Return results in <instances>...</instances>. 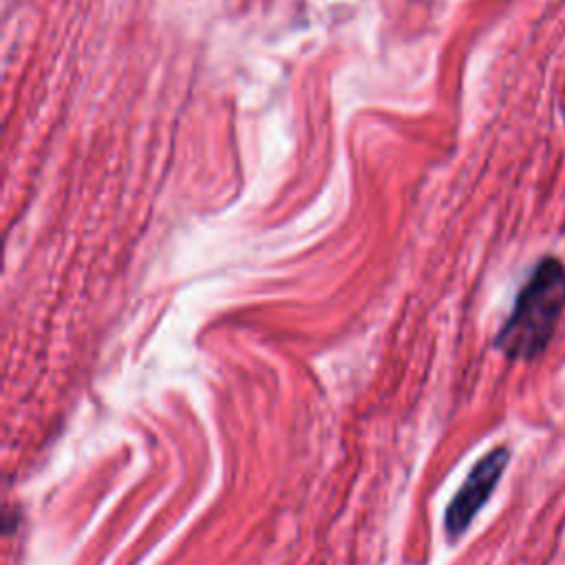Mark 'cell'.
Instances as JSON below:
<instances>
[{
    "label": "cell",
    "mask_w": 565,
    "mask_h": 565,
    "mask_svg": "<svg viewBox=\"0 0 565 565\" xmlns=\"http://www.w3.org/2000/svg\"><path fill=\"white\" fill-rule=\"evenodd\" d=\"M565 309V265L545 256L521 287L514 307L494 338V347L510 360L539 358Z\"/></svg>",
    "instance_id": "6da1fadb"
},
{
    "label": "cell",
    "mask_w": 565,
    "mask_h": 565,
    "mask_svg": "<svg viewBox=\"0 0 565 565\" xmlns=\"http://www.w3.org/2000/svg\"><path fill=\"white\" fill-rule=\"evenodd\" d=\"M510 459V450L505 446H499L483 455L472 470L468 472L466 481L457 490L455 499L450 501L446 510V532L450 536H459L466 532V527L472 523L475 514L481 510V505L490 499L492 490L497 488L505 466Z\"/></svg>",
    "instance_id": "7a4b0ae2"
}]
</instances>
